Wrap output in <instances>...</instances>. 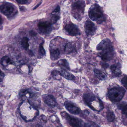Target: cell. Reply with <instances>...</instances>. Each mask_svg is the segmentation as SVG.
Returning <instances> with one entry per match:
<instances>
[{
    "instance_id": "1",
    "label": "cell",
    "mask_w": 127,
    "mask_h": 127,
    "mask_svg": "<svg viewBox=\"0 0 127 127\" xmlns=\"http://www.w3.org/2000/svg\"><path fill=\"white\" fill-rule=\"evenodd\" d=\"M22 118L27 121L33 120L39 115V111L28 102L22 103L19 109Z\"/></svg>"
},
{
    "instance_id": "2",
    "label": "cell",
    "mask_w": 127,
    "mask_h": 127,
    "mask_svg": "<svg viewBox=\"0 0 127 127\" xmlns=\"http://www.w3.org/2000/svg\"><path fill=\"white\" fill-rule=\"evenodd\" d=\"M125 93V90L123 87H117L112 88L109 91L108 96L112 101L118 102L123 98Z\"/></svg>"
},
{
    "instance_id": "3",
    "label": "cell",
    "mask_w": 127,
    "mask_h": 127,
    "mask_svg": "<svg viewBox=\"0 0 127 127\" xmlns=\"http://www.w3.org/2000/svg\"><path fill=\"white\" fill-rule=\"evenodd\" d=\"M16 7L11 3L6 2L0 6V11L4 15L7 17H12L17 13Z\"/></svg>"
},
{
    "instance_id": "4",
    "label": "cell",
    "mask_w": 127,
    "mask_h": 127,
    "mask_svg": "<svg viewBox=\"0 0 127 127\" xmlns=\"http://www.w3.org/2000/svg\"><path fill=\"white\" fill-rule=\"evenodd\" d=\"M85 6L84 2L81 1H79L73 4L72 6V13L75 18L79 19L83 14Z\"/></svg>"
},
{
    "instance_id": "5",
    "label": "cell",
    "mask_w": 127,
    "mask_h": 127,
    "mask_svg": "<svg viewBox=\"0 0 127 127\" xmlns=\"http://www.w3.org/2000/svg\"><path fill=\"white\" fill-rule=\"evenodd\" d=\"M89 18L92 21L100 22V19L103 17V12L100 6L95 4L90 8L89 12Z\"/></svg>"
},
{
    "instance_id": "6",
    "label": "cell",
    "mask_w": 127,
    "mask_h": 127,
    "mask_svg": "<svg viewBox=\"0 0 127 127\" xmlns=\"http://www.w3.org/2000/svg\"><path fill=\"white\" fill-rule=\"evenodd\" d=\"M62 117L65 119L69 124L72 127H83V123L81 119L71 116L65 112L61 113Z\"/></svg>"
},
{
    "instance_id": "7",
    "label": "cell",
    "mask_w": 127,
    "mask_h": 127,
    "mask_svg": "<svg viewBox=\"0 0 127 127\" xmlns=\"http://www.w3.org/2000/svg\"><path fill=\"white\" fill-rule=\"evenodd\" d=\"M38 27L39 30L42 34L47 35L50 33L52 31L51 24L48 22H40L38 24Z\"/></svg>"
},
{
    "instance_id": "8",
    "label": "cell",
    "mask_w": 127,
    "mask_h": 127,
    "mask_svg": "<svg viewBox=\"0 0 127 127\" xmlns=\"http://www.w3.org/2000/svg\"><path fill=\"white\" fill-rule=\"evenodd\" d=\"M115 52L113 47L109 48L106 50L102 51L100 53V56L102 60L104 61H110L114 57Z\"/></svg>"
},
{
    "instance_id": "9",
    "label": "cell",
    "mask_w": 127,
    "mask_h": 127,
    "mask_svg": "<svg viewBox=\"0 0 127 127\" xmlns=\"http://www.w3.org/2000/svg\"><path fill=\"white\" fill-rule=\"evenodd\" d=\"M65 30L69 35L72 36L80 35V30L78 28L73 24H69L65 26Z\"/></svg>"
},
{
    "instance_id": "10",
    "label": "cell",
    "mask_w": 127,
    "mask_h": 127,
    "mask_svg": "<svg viewBox=\"0 0 127 127\" xmlns=\"http://www.w3.org/2000/svg\"><path fill=\"white\" fill-rule=\"evenodd\" d=\"M96 27L94 24L89 20H87L85 24V31L86 33L89 35H93L96 32Z\"/></svg>"
},
{
    "instance_id": "11",
    "label": "cell",
    "mask_w": 127,
    "mask_h": 127,
    "mask_svg": "<svg viewBox=\"0 0 127 127\" xmlns=\"http://www.w3.org/2000/svg\"><path fill=\"white\" fill-rule=\"evenodd\" d=\"M64 105L67 110L73 115H78L80 112V109L71 102L66 101L64 103Z\"/></svg>"
},
{
    "instance_id": "12",
    "label": "cell",
    "mask_w": 127,
    "mask_h": 127,
    "mask_svg": "<svg viewBox=\"0 0 127 127\" xmlns=\"http://www.w3.org/2000/svg\"><path fill=\"white\" fill-rule=\"evenodd\" d=\"M42 100L46 104L51 107H55L57 105V103L54 97L51 95H44L42 96Z\"/></svg>"
},
{
    "instance_id": "13",
    "label": "cell",
    "mask_w": 127,
    "mask_h": 127,
    "mask_svg": "<svg viewBox=\"0 0 127 127\" xmlns=\"http://www.w3.org/2000/svg\"><path fill=\"white\" fill-rule=\"evenodd\" d=\"M113 47L112 42L109 39H104L102 41L97 47L98 50H104Z\"/></svg>"
},
{
    "instance_id": "14",
    "label": "cell",
    "mask_w": 127,
    "mask_h": 127,
    "mask_svg": "<svg viewBox=\"0 0 127 127\" xmlns=\"http://www.w3.org/2000/svg\"><path fill=\"white\" fill-rule=\"evenodd\" d=\"M121 64L119 63H116L112 65L110 67V69L112 72L115 75L118 76L120 75L121 73Z\"/></svg>"
},
{
    "instance_id": "15",
    "label": "cell",
    "mask_w": 127,
    "mask_h": 127,
    "mask_svg": "<svg viewBox=\"0 0 127 127\" xmlns=\"http://www.w3.org/2000/svg\"><path fill=\"white\" fill-rule=\"evenodd\" d=\"M50 58L53 61L57 60L60 56V52L58 48L51 49L50 51Z\"/></svg>"
},
{
    "instance_id": "16",
    "label": "cell",
    "mask_w": 127,
    "mask_h": 127,
    "mask_svg": "<svg viewBox=\"0 0 127 127\" xmlns=\"http://www.w3.org/2000/svg\"><path fill=\"white\" fill-rule=\"evenodd\" d=\"M83 98L85 102L89 106H90L91 103L94 101L95 99L94 95L90 94H84Z\"/></svg>"
},
{
    "instance_id": "17",
    "label": "cell",
    "mask_w": 127,
    "mask_h": 127,
    "mask_svg": "<svg viewBox=\"0 0 127 127\" xmlns=\"http://www.w3.org/2000/svg\"><path fill=\"white\" fill-rule=\"evenodd\" d=\"M59 72L61 76L67 80H72L75 79L74 76L73 74L66 70L63 69Z\"/></svg>"
},
{
    "instance_id": "18",
    "label": "cell",
    "mask_w": 127,
    "mask_h": 127,
    "mask_svg": "<svg viewBox=\"0 0 127 127\" xmlns=\"http://www.w3.org/2000/svg\"><path fill=\"white\" fill-rule=\"evenodd\" d=\"M95 75L96 77L100 80H104L106 79V75L104 72L100 70L95 69L94 70Z\"/></svg>"
},
{
    "instance_id": "19",
    "label": "cell",
    "mask_w": 127,
    "mask_h": 127,
    "mask_svg": "<svg viewBox=\"0 0 127 127\" xmlns=\"http://www.w3.org/2000/svg\"><path fill=\"white\" fill-rule=\"evenodd\" d=\"M1 64L3 66H7L9 64H12L10 58L7 56L3 57L1 60Z\"/></svg>"
},
{
    "instance_id": "20",
    "label": "cell",
    "mask_w": 127,
    "mask_h": 127,
    "mask_svg": "<svg viewBox=\"0 0 127 127\" xmlns=\"http://www.w3.org/2000/svg\"><path fill=\"white\" fill-rule=\"evenodd\" d=\"M57 64L60 66L66 68V69H69V70L70 69L69 64L66 60H61L58 62Z\"/></svg>"
},
{
    "instance_id": "21",
    "label": "cell",
    "mask_w": 127,
    "mask_h": 127,
    "mask_svg": "<svg viewBox=\"0 0 127 127\" xmlns=\"http://www.w3.org/2000/svg\"><path fill=\"white\" fill-rule=\"evenodd\" d=\"M29 39L27 37H24L22 39L21 41V45L23 48L27 50L29 47V44L28 43Z\"/></svg>"
},
{
    "instance_id": "22",
    "label": "cell",
    "mask_w": 127,
    "mask_h": 127,
    "mask_svg": "<svg viewBox=\"0 0 127 127\" xmlns=\"http://www.w3.org/2000/svg\"><path fill=\"white\" fill-rule=\"evenodd\" d=\"M115 115L112 111H108L107 113V118L109 122L113 121L115 119Z\"/></svg>"
},
{
    "instance_id": "23",
    "label": "cell",
    "mask_w": 127,
    "mask_h": 127,
    "mask_svg": "<svg viewBox=\"0 0 127 127\" xmlns=\"http://www.w3.org/2000/svg\"><path fill=\"white\" fill-rule=\"evenodd\" d=\"M74 48L73 45L70 44L68 43L66 45L65 47V52L67 54H69L74 51Z\"/></svg>"
},
{
    "instance_id": "24",
    "label": "cell",
    "mask_w": 127,
    "mask_h": 127,
    "mask_svg": "<svg viewBox=\"0 0 127 127\" xmlns=\"http://www.w3.org/2000/svg\"><path fill=\"white\" fill-rule=\"evenodd\" d=\"M60 17L57 13H52V16L51 18V22L53 24H55L59 19Z\"/></svg>"
},
{
    "instance_id": "25",
    "label": "cell",
    "mask_w": 127,
    "mask_h": 127,
    "mask_svg": "<svg viewBox=\"0 0 127 127\" xmlns=\"http://www.w3.org/2000/svg\"><path fill=\"white\" fill-rule=\"evenodd\" d=\"M84 127H100L99 125L93 122H89L86 123Z\"/></svg>"
},
{
    "instance_id": "26",
    "label": "cell",
    "mask_w": 127,
    "mask_h": 127,
    "mask_svg": "<svg viewBox=\"0 0 127 127\" xmlns=\"http://www.w3.org/2000/svg\"><path fill=\"white\" fill-rule=\"evenodd\" d=\"M39 52L40 54L42 56L45 55V51L43 46V43H41L39 47Z\"/></svg>"
},
{
    "instance_id": "27",
    "label": "cell",
    "mask_w": 127,
    "mask_h": 127,
    "mask_svg": "<svg viewBox=\"0 0 127 127\" xmlns=\"http://www.w3.org/2000/svg\"><path fill=\"white\" fill-rule=\"evenodd\" d=\"M51 74L55 78L57 79V78H60V76H61L60 72L57 70H54L52 72Z\"/></svg>"
},
{
    "instance_id": "28",
    "label": "cell",
    "mask_w": 127,
    "mask_h": 127,
    "mask_svg": "<svg viewBox=\"0 0 127 127\" xmlns=\"http://www.w3.org/2000/svg\"><path fill=\"white\" fill-rule=\"evenodd\" d=\"M123 86L127 89V77L125 76L121 80Z\"/></svg>"
},
{
    "instance_id": "29",
    "label": "cell",
    "mask_w": 127,
    "mask_h": 127,
    "mask_svg": "<svg viewBox=\"0 0 127 127\" xmlns=\"http://www.w3.org/2000/svg\"><path fill=\"white\" fill-rule=\"evenodd\" d=\"M121 108L122 109V113L127 117V104L122 106Z\"/></svg>"
},
{
    "instance_id": "30",
    "label": "cell",
    "mask_w": 127,
    "mask_h": 127,
    "mask_svg": "<svg viewBox=\"0 0 127 127\" xmlns=\"http://www.w3.org/2000/svg\"><path fill=\"white\" fill-rule=\"evenodd\" d=\"M16 1L20 4H25L27 2L28 0H16Z\"/></svg>"
},
{
    "instance_id": "31",
    "label": "cell",
    "mask_w": 127,
    "mask_h": 127,
    "mask_svg": "<svg viewBox=\"0 0 127 127\" xmlns=\"http://www.w3.org/2000/svg\"><path fill=\"white\" fill-rule=\"evenodd\" d=\"M60 11V7L59 6H58L57 7L56 9H55L53 11L52 13H58Z\"/></svg>"
},
{
    "instance_id": "32",
    "label": "cell",
    "mask_w": 127,
    "mask_h": 127,
    "mask_svg": "<svg viewBox=\"0 0 127 127\" xmlns=\"http://www.w3.org/2000/svg\"><path fill=\"white\" fill-rule=\"evenodd\" d=\"M29 34H30V35L31 36H34L37 34V33L35 31L32 30L30 31L29 32Z\"/></svg>"
},
{
    "instance_id": "33",
    "label": "cell",
    "mask_w": 127,
    "mask_h": 127,
    "mask_svg": "<svg viewBox=\"0 0 127 127\" xmlns=\"http://www.w3.org/2000/svg\"><path fill=\"white\" fill-rule=\"evenodd\" d=\"M4 74L3 72H2V71H1V72L0 74V81L1 82L2 81V79L4 77Z\"/></svg>"
},
{
    "instance_id": "34",
    "label": "cell",
    "mask_w": 127,
    "mask_h": 127,
    "mask_svg": "<svg viewBox=\"0 0 127 127\" xmlns=\"http://www.w3.org/2000/svg\"><path fill=\"white\" fill-rule=\"evenodd\" d=\"M36 127H43L42 125H40V124H37V125L36 126Z\"/></svg>"
},
{
    "instance_id": "35",
    "label": "cell",
    "mask_w": 127,
    "mask_h": 127,
    "mask_svg": "<svg viewBox=\"0 0 127 127\" xmlns=\"http://www.w3.org/2000/svg\"></svg>"
}]
</instances>
